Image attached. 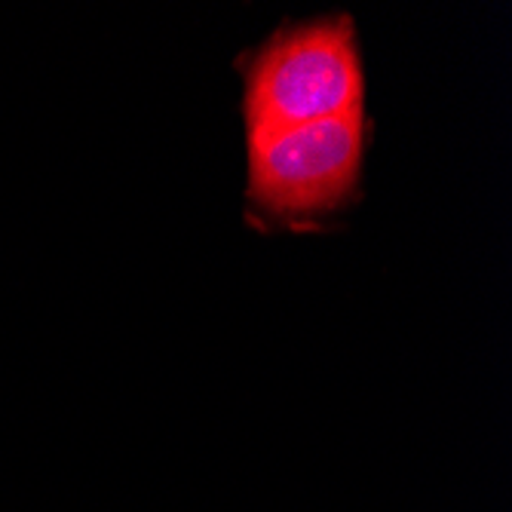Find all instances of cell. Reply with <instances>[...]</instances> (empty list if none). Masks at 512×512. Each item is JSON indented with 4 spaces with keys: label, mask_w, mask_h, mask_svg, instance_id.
I'll return each instance as SVG.
<instances>
[{
    "label": "cell",
    "mask_w": 512,
    "mask_h": 512,
    "mask_svg": "<svg viewBox=\"0 0 512 512\" xmlns=\"http://www.w3.org/2000/svg\"><path fill=\"white\" fill-rule=\"evenodd\" d=\"M365 108V74L350 16L273 34L246 74V132H276Z\"/></svg>",
    "instance_id": "1"
},
{
    "label": "cell",
    "mask_w": 512,
    "mask_h": 512,
    "mask_svg": "<svg viewBox=\"0 0 512 512\" xmlns=\"http://www.w3.org/2000/svg\"><path fill=\"white\" fill-rule=\"evenodd\" d=\"M365 138V108L307 126L246 132L252 203L276 218L332 212L356 188Z\"/></svg>",
    "instance_id": "2"
}]
</instances>
